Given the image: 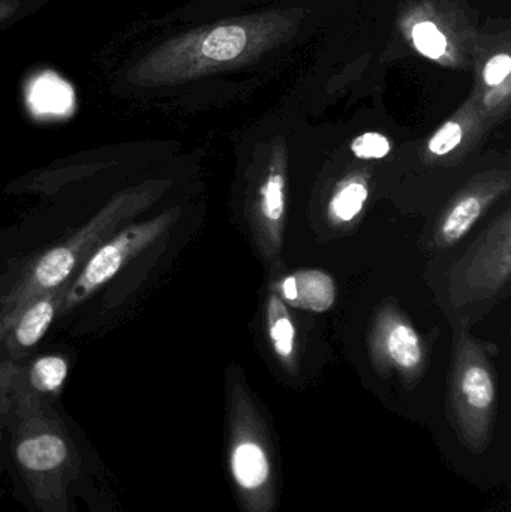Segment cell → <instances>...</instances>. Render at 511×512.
Listing matches in <instances>:
<instances>
[{
	"label": "cell",
	"instance_id": "obj_15",
	"mask_svg": "<svg viewBox=\"0 0 511 512\" xmlns=\"http://www.w3.org/2000/svg\"><path fill=\"white\" fill-rule=\"evenodd\" d=\"M413 35L414 42H416V47L419 48L420 53L431 57V59H438L446 51V36L438 30L434 23L425 21V23L417 24L414 27Z\"/></svg>",
	"mask_w": 511,
	"mask_h": 512
},
{
	"label": "cell",
	"instance_id": "obj_8",
	"mask_svg": "<svg viewBox=\"0 0 511 512\" xmlns=\"http://www.w3.org/2000/svg\"><path fill=\"white\" fill-rule=\"evenodd\" d=\"M387 349L398 366L413 369L422 360L419 336L405 324L393 325L387 336Z\"/></svg>",
	"mask_w": 511,
	"mask_h": 512
},
{
	"label": "cell",
	"instance_id": "obj_1",
	"mask_svg": "<svg viewBox=\"0 0 511 512\" xmlns=\"http://www.w3.org/2000/svg\"><path fill=\"white\" fill-rule=\"evenodd\" d=\"M159 224L161 222H153V224L143 225V227L132 228L117 239L111 240L108 245L98 249V252L87 262L81 276L78 277L77 285L69 295V301L72 303V301L80 300L84 295L90 294L108 280L113 279L114 274L122 268V265L158 234L156 231H158Z\"/></svg>",
	"mask_w": 511,
	"mask_h": 512
},
{
	"label": "cell",
	"instance_id": "obj_12",
	"mask_svg": "<svg viewBox=\"0 0 511 512\" xmlns=\"http://www.w3.org/2000/svg\"><path fill=\"white\" fill-rule=\"evenodd\" d=\"M482 215V203L479 198L467 197L456 204L443 225V236L447 242L462 239Z\"/></svg>",
	"mask_w": 511,
	"mask_h": 512
},
{
	"label": "cell",
	"instance_id": "obj_11",
	"mask_svg": "<svg viewBox=\"0 0 511 512\" xmlns=\"http://www.w3.org/2000/svg\"><path fill=\"white\" fill-rule=\"evenodd\" d=\"M366 200H368V189L365 183L351 180L345 183L330 201V212L338 221L350 222L362 212Z\"/></svg>",
	"mask_w": 511,
	"mask_h": 512
},
{
	"label": "cell",
	"instance_id": "obj_3",
	"mask_svg": "<svg viewBox=\"0 0 511 512\" xmlns=\"http://www.w3.org/2000/svg\"><path fill=\"white\" fill-rule=\"evenodd\" d=\"M231 469L237 484L245 490L260 489L269 480V459L255 442H242L234 448Z\"/></svg>",
	"mask_w": 511,
	"mask_h": 512
},
{
	"label": "cell",
	"instance_id": "obj_7",
	"mask_svg": "<svg viewBox=\"0 0 511 512\" xmlns=\"http://www.w3.org/2000/svg\"><path fill=\"white\" fill-rule=\"evenodd\" d=\"M267 324L276 354L291 357L294 349V325L285 304L276 295H270L267 304Z\"/></svg>",
	"mask_w": 511,
	"mask_h": 512
},
{
	"label": "cell",
	"instance_id": "obj_10",
	"mask_svg": "<svg viewBox=\"0 0 511 512\" xmlns=\"http://www.w3.org/2000/svg\"><path fill=\"white\" fill-rule=\"evenodd\" d=\"M462 393L471 408L486 411L495 399V385L488 370L473 366L465 370L461 382Z\"/></svg>",
	"mask_w": 511,
	"mask_h": 512
},
{
	"label": "cell",
	"instance_id": "obj_9",
	"mask_svg": "<svg viewBox=\"0 0 511 512\" xmlns=\"http://www.w3.org/2000/svg\"><path fill=\"white\" fill-rule=\"evenodd\" d=\"M54 318V304L51 300H42L32 304L21 316L17 327V340L20 345L33 346L42 339Z\"/></svg>",
	"mask_w": 511,
	"mask_h": 512
},
{
	"label": "cell",
	"instance_id": "obj_16",
	"mask_svg": "<svg viewBox=\"0 0 511 512\" xmlns=\"http://www.w3.org/2000/svg\"><path fill=\"white\" fill-rule=\"evenodd\" d=\"M390 150H392L390 141L378 132L360 135L351 144V152L356 158L363 159V161L386 158Z\"/></svg>",
	"mask_w": 511,
	"mask_h": 512
},
{
	"label": "cell",
	"instance_id": "obj_14",
	"mask_svg": "<svg viewBox=\"0 0 511 512\" xmlns=\"http://www.w3.org/2000/svg\"><path fill=\"white\" fill-rule=\"evenodd\" d=\"M284 177L279 173L270 174L261 188V212L269 221L278 222L284 216Z\"/></svg>",
	"mask_w": 511,
	"mask_h": 512
},
{
	"label": "cell",
	"instance_id": "obj_19",
	"mask_svg": "<svg viewBox=\"0 0 511 512\" xmlns=\"http://www.w3.org/2000/svg\"><path fill=\"white\" fill-rule=\"evenodd\" d=\"M15 9H17L15 3L8 2V0H0V23L8 20V18L14 14Z\"/></svg>",
	"mask_w": 511,
	"mask_h": 512
},
{
	"label": "cell",
	"instance_id": "obj_13",
	"mask_svg": "<svg viewBox=\"0 0 511 512\" xmlns=\"http://www.w3.org/2000/svg\"><path fill=\"white\" fill-rule=\"evenodd\" d=\"M66 375L68 366L65 360L59 357H44L33 364L30 379L36 390L54 391L65 382Z\"/></svg>",
	"mask_w": 511,
	"mask_h": 512
},
{
	"label": "cell",
	"instance_id": "obj_17",
	"mask_svg": "<svg viewBox=\"0 0 511 512\" xmlns=\"http://www.w3.org/2000/svg\"><path fill=\"white\" fill-rule=\"evenodd\" d=\"M462 137L464 131L459 123H446L429 141V152L437 156L449 155L461 144Z\"/></svg>",
	"mask_w": 511,
	"mask_h": 512
},
{
	"label": "cell",
	"instance_id": "obj_18",
	"mask_svg": "<svg viewBox=\"0 0 511 512\" xmlns=\"http://www.w3.org/2000/svg\"><path fill=\"white\" fill-rule=\"evenodd\" d=\"M511 71V59L507 54L495 56L485 68V80L489 86H498L509 77Z\"/></svg>",
	"mask_w": 511,
	"mask_h": 512
},
{
	"label": "cell",
	"instance_id": "obj_2",
	"mask_svg": "<svg viewBox=\"0 0 511 512\" xmlns=\"http://www.w3.org/2000/svg\"><path fill=\"white\" fill-rule=\"evenodd\" d=\"M279 292L291 306L312 312H326L335 303L332 277L318 270L299 271L285 277Z\"/></svg>",
	"mask_w": 511,
	"mask_h": 512
},
{
	"label": "cell",
	"instance_id": "obj_6",
	"mask_svg": "<svg viewBox=\"0 0 511 512\" xmlns=\"http://www.w3.org/2000/svg\"><path fill=\"white\" fill-rule=\"evenodd\" d=\"M77 264L74 251L65 246L51 249L36 264L33 279L41 288H56L68 279Z\"/></svg>",
	"mask_w": 511,
	"mask_h": 512
},
{
	"label": "cell",
	"instance_id": "obj_5",
	"mask_svg": "<svg viewBox=\"0 0 511 512\" xmlns=\"http://www.w3.org/2000/svg\"><path fill=\"white\" fill-rule=\"evenodd\" d=\"M246 42H248V36L242 27L222 26L212 30L201 41L200 53L206 59L225 62V60L236 59L245 50Z\"/></svg>",
	"mask_w": 511,
	"mask_h": 512
},
{
	"label": "cell",
	"instance_id": "obj_4",
	"mask_svg": "<svg viewBox=\"0 0 511 512\" xmlns=\"http://www.w3.org/2000/svg\"><path fill=\"white\" fill-rule=\"evenodd\" d=\"M17 457L30 471H50L62 465L66 457L65 442L53 435L29 439L18 447Z\"/></svg>",
	"mask_w": 511,
	"mask_h": 512
}]
</instances>
